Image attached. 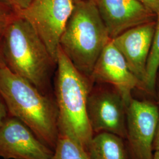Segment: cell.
<instances>
[{
    "label": "cell",
    "instance_id": "obj_1",
    "mask_svg": "<svg viewBox=\"0 0 159 159\" xmlns=\"http://www.w3.org/2000/svg\"><path fill=\"white\" fill-rule=\"evenodd\" d=\"M0 94L9 114L20 120L47 146L54 150L58 136L56 100L14 73L0 66Z\"/></svg>",
    "mask_w": 159,
    "mask_h": 159
},
{
    "label": "cell",
    "instance_id": "obj_2",
    "mask_svg": "<svg viewBox=\"0 0 159 159\" xmlns=\"http://www.w3.org/2000/svg\"><path fill=\"white\" fill-rule=\"evenodd\" d=\"M74 2L60 47L74 67L90 78L98 57L111 39L93 0Z\"/></svg>",
    "mask_w": 159,
    "mask_h": 159
},
{
    "label": "cell",
    "instance_id": "obj_3",
    "mask_svg": "<svg viewBox=\"0 0 159 159\" xmlns=\"http://www.w3.org/2000/svg\"><path fill=\"white\" fill-rule=\"evenodd\" d=\"M56 66L55 100L58 128L72 134L87 150L94 135L87 111L88 97L94 83L74 67L60 47Z\"/></svg>",
    "mask_w": 159,
    "mask_h": 159
},
{
    "label": "cell",
    "instance_id": "obj_4",
    "mask_svg": "<svg viewBox=\"0 0 159 159\" xmlns=\"http://www.w3.org/2000/svg\"><path fill=\"white\" fill-rule=\"evenodd\" d=\"M6 66L46 94L51 67L56 65L29 23L17 16L1 40Z\"/></svg>",
    "mask_w": 159,
    "mask_h": 159
},
{
    "label": "cell",
    "instance_id": "obj_5",
    "mask_svg": "<svg viewBox=\"0 0 159 159\" xmlns=\"http://www.w3.org/2000/svg\"><path fill=\"white\" fill-rule=\"evenodd\" d=\"M74 4V0H33L17 12L40 37L56 64L60 40Z\"/></svg>",
    "mask_w": 159,
    "mask_h": 159
},
{
    "label": "cell",
    "instance_id": "obj_6",
    "mask_svg": "<svg viewBox=\"0 0 159 159\" xmlns=\"http://www.w3.org/2000/svg\"><path fill=\"white\" fill-rule=\"evenodd\" d=\"M159 118V106L133 97L127 106L126 137L128 159H153V143Z\"/></svg>",
    "mask_w": 159,
    "mask_h": 159
},
{
    "label": "cell",
    "instance_id": "obj_7",
    "mask_svg": "<svg viewBox=\"0 0 159 159\" xmlns=\"http://www.w3.org/2000/svg\"><path fill=\"white\" fill-rule=\"evenodd\" d=\"M127 104L113 87L98 84L88 97L87 111L94 134L107 132L125 139Z\"/></svg>",
    "mask_w": 159,
    "mask_h": 159
},
{
    "label": "cell",
    "instance_id": "obj_8",
    "mask_svg": "<svg viewBox=\"0 0 159 159\" xmlns=\"http://www.w3.org/2000/svg\"><path fill=\"white\" fill-rule=\"evenodd\" d=\"M90 79L93 83L113 87L120 93L127 105L133 98L132 92L134 89L143 91L142 83L131 71L111 40L98 57Z\"/></svg>",
    "mask_w": 159,
    "mask_h": 159
},
{
    "label": "cell",
    "instance_id": "obj_9",
    "mask_svg": "<svg viewBox=\"0 0 159 159\" xmlns=\"http://www.w3.org/2000/svg\"><path fill=\"white\" fill-rule=\"evenodd\" d=\"M54 151L16 117L9 115L0 129V157L50 159Z\"/></svg>",
    "mask_w": 159,
    "mask_h": 159
},
{
    "label": "cell",
    "instance_id": "obj_10",
    "mask_svg": "<svg viewBox=\"0 0 159 159\" xmlns=\"http://www.w3.org/2000/svg\"><path fill=\"white\" fill-rule=\"evenodd\" d=\"M156 21L129 29L111 41L124 57L131 71L140 81L146 93L147 64L153 43Z\"/></svg>",
    "mask_w": 159,
    "mask_h": 159
},
{
    "label": "cell",
    "instance_id": "obj_11",
    "mask_svg": "<svg viewBox=\"0 0 159 159\" xmlns=\"http://www.w3.org/2000/svg\"><path fill=\"white\" fill-rule=\"evenodd\" d=\"M113 39L129 29L156 21V15L138 0H94Z\"/></svg>",
    "mask_w": 159,
    "mask_h": 159
},
{
    "label": "cell",
    "instance_id": "obj_12",
    "mask_svg": "<svg viewBox=\"0 0 159 159\" xmlns=\"http://www.w3.org/2000/svg\"><path fill=\"white\" fill-rule=\"evenodd\" d=\"M87 152L90 159H128L125 139L107 132L94 134Z\"/></svg>",
    "mask_w": 159,
    "mask_h": 159
},
{
    "label": "cell",
    "instance_id": "obj_13",
    "mask_svg": "<svg viewBox=\"0 0 159 159\" xmlns=\"http://www.w3.org/2000/svg\"><path fill=\"white\" fill-rule=\"evenodd\" d=\"M50 159H90L85 148L72 134L58 128V136Z\"/></svg>",
    "mask_w": 159,
    "mask_h": 159
},
{
    "label": "cell",
    "instance_id": "obj_14",
    "mask_svg": "<svg viewBox=\"0 0 159 159\" xmlns=\"http://www.w3.org/2000/svg\"><path fill=\"white\" fill-rule=\"evenodd\" d=\"M159 68V11L156 14L155 31L147 64V80L146 84V93L152 96H156V79Z\"/></svg>",
    "mask_w": 159,
    "mask_h": 159
},
{
    "label": "cell",
    "instance_id": "obj_15",
    "mask_svg": "<svg viewBox=\"0 0 159 159\" xmlns=\"http://www.w3.org/2000/svg\"><path fill=\"white\" fill-rule=\"evenodd\" d=\"M17 16V12L0 0V41L6 29Z\"/></svg>",
    "mask_w": 159,
    "mask_h": 159
},
{
    "label": "cell",
    "instance_id": "obj_16",
    "mask_svg": "<svg viewBox=\"0 0 159 159\" xmlns=\"http://www.w3.org/2000/svg\"><path fill=\"white\" fill-rule=\"evenodd\" d=\"M10 6L16 11L25 8L30 5L33 0H1Z\"/></svg>",
    "mask_w": 159,
    "mask_h": 159
},
{
    "label": "cell",
    "instance_id": "obj_17",
    "mask_svg": "<svg viewBox=\"0 0 159 159\" xmlns=\"http://www.w3.org/2000/svg\"><path fill=\"white\" fill-rule=\"evenodd\" d=\"M148 10L156 14L159 11V0H138Z\"/></svg>",
    "mask_w": 159,
    "mask_h": 159
},
{
    "label": "cell",
    "instance_id": "obj_18",
    "mask_svg": "<svg viewBox=\"0 0 159 159\" xmlns=\"http://www.w3.org/2000/svg\"><path fill=\"white\" fill-rule=\"evenodd\" d=\"M9 115V112L6 103L0 94V129L5 123Z\"/></svg>",
    "mask_w": 159,
    "mask_h": 159
},
{
    "label": "cell",
    "instance_id": "obj_19",
    "mask_svg": "<svg viewBox=\"0 0 159 159\" xmlns=\"http://www.w3.org/2000/svg\"><path fill=\"white\" fill-rule=\"evenodd\" d=\"M153 151L159 150V118L156 126V131L154 134L153 143Z\"/></svg>",
    "mask_w": 159,
    "mask_h": 159
},
{
    "label": "cell",
    "instance_id": "obj_20",
    "mask_svg": "<svg viewBox=\"0 0 159 159\" xmlns=\"http://www.w3.org/2000/svg\"><path fill=\"white\" fill-rule=\"evenodd\" d=\"M155 92H156V98L157 99V102L159 106V68L156 75V85H155Z\"/></svg>",
    "mask_w": 159,
    "mask_h": 159
},
{
    "label": "cell",
    "instance_id": "obj_21",
    "mask_svg": "<svg viewBox=\"0 0 159 159\" xmlns=\"http://www.w3.org/2000/svg\"><path fill=\"white\" fill-rule=\"evenodd\" d=\"M4 56H3V53H2V46H1V43L0 41V66L4 65Z\"/></svg>",
    "mask_w": 159,
    "mask_h": 159
},
{
    "label": "cell",
    "instance_id": "obj_22",
    "mask_svg": "<svg viewBox=\"0 0 159 159\" xmlns=\"http://www.w3.org/2000/svg\"><path fill=\"white\" fill-rule=\"evenodd\" d=\"M153 159H159V150L155 151L153 154Z\"/></svg>",
    "mask_w": 159,
    "mask_h": 159
},
{
    "label": "cell",
    "instance_id": "obj_23",
    "mask_svg": "<svg viewBox=\"0 0 159 159\" xmlns=\"http://www.w3.org/2000/svg\"><path fill=\"white\" fill-rule=\"evenodd\" d=\"M74 2H75V1H79V0H74ZM94 1V0H93Z\"/></svg>",
    "mask_w": 159,
    "mask_h": 159
}]
</instances>
